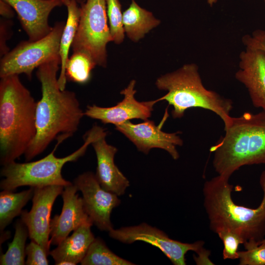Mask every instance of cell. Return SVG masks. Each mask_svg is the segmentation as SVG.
<instances>
[{"label":"cell","mask_w":265,"mask_h":265,"mask_svg":"<svg viewBox=\"0 0 265 265\" xmlns=\"http://www.w3.org/2000/svg\"><path fill=\"white\" fill-rule=\"evenodd\" d=\"M59 65L60 60H55L37 68L42 95L37 102L36 134L24 154L26 161L43 153L54 140L63 142L72 136L84 115L75 93L60 89Z\"/></svg>","instance_id":"6da1fadb"},{"label":"cell","mask_w":265,"mask_h":265,"mask_svg":"<svg viewBox=\"0 0 265 265\" xmlns=\"http://www.w3.org/2000/svg\"><path fill=\"white\" fill-rule=\"evenodd\" d=\"M230 178L218 175L205 182L203 205L210 229L217 233L229 230L239 235L244 247L258 245L265 236V170L260 177L263 195L260 205L252 209L236 204L232 197Z\"/></svg>","instance_id":"7a4b0ae2"},{"label":"cell","mask_w":265,"mask_h":265,"mask_svg":"<svg viewBox=\"0 0 265 265\" xmlns=\"http://www.w3.org/2000/svg\"><path fill=\"white\" fill-rule=\"evenodd\" d=\"M37 102L12 75L0 80V163L3 166L24 155L36 134Z\"/></svg>","instance_id":"3957f363"},{"label":"cell","mask_w":265,"mask_h":265,"mask_svg":"<svg viewBox=\"0 0 265 265\" xmlns=\"http://www.w3.org/2000/svg\"><path fill=\"white\" fill-rule=\"evenodd\" d=\"M224 131L210 149L218 175L230 178L243 166L265 164V111L232 117Z\"/></svg>","instance_id":"277c9868"},{"label":"cell","mask_w":265,"mask_h":265,"mask_svg":"<svg viewBox=\"0 0 265 265\" xmlns=\"http://www.w3.org/2000/svg\"><path fill=\"white\" fill-rule=\"evenodd\" d=\"M155 84L159 89L167 92L158 99L166 101L173 106V118L183 117L188 109L200 107L216 114L223 121L224 128L231 122L233 101L205 87L196 64H186L163 75L157 79Z\"/></svg>","instance_id":"5b68a950"},{"label":"cell","mask_w":265,"mask_h":265,"mask_svg":"<svg viewBox=\"0 0 265 265\" xmlns=\"http://www.w3.org/2000/svg\"><path fill=\"white\" fill-rule=\"evenodd\" d=\"M107 133L106 130L94 125L83 136L84 143L69 155L57 158L54 152L62 142L57 141L53 150L43 158L34 161L18 163L15 161L2 166L0 175L4 177L0 183L2 190L14 191L22 186L42 187L52 185L66 186L72 184L61 174L63 166L67 162L77 161L83 156L88 147L97 138Z\"/></svg>","instance_id":"8992f818"},{"label":"cell","mask_w":265,"mask_h":265,"mask_svg":"<svg viewBox=\"0 0 265 265\" xmlns=\"http://www.w3.org/2000/svg\"><path fill=\"white\" fill-rule=\"evenodd\" d=\"M106 0H86L80 6V20L72 45L73 52L90 56L97 66L107 65V44L112 41Z\"/></svg>","instance_id":"52a82bcc"},{"label":"cell","mask_w":265,"mask_h":265,"mask_svg":"<svg viewBox=\"0 0 265 265\" xmlns=\"http://www.w3.org/2000/svg\"><path fill=\"white\" fill-rule=\"evenodd\" d=\"M65 23L55 24L51 32L38 40L20 42L1 57L0 78L26 75L29 79L36 68L47 62L60 60L59 44Z\"/></svg>","instance_id":"ba28073f"},{"label":"cell","mask_w":265,"mask_h":265,"mask_svg":"<svg viewBox=\"0 0 265 265\" xmlns=\"http://www.w3.org/2000/svg\"><path fill=\"white\" fill-rule=\"evenodd\" d=\"M111 238L123 243L131 244L144 241L158 248L174 265H185L186 253L195 252L198 255L194 260L205 262L209 259L210 252L204 247L203 240L184 243L170 238L164 232L145 223L139 225L112 229L108 232Z\"/></svg>","instance_id":"9c48e42d"},{"label":"cell","mask_w":265,"mask_h":265,"mask_svg":"<svg viewBox=\"0 0 265 265\" xmlns=\"http://www.w3.org/2000/svg\"><path fill=\"white\" fill-rule=\"evenodd\" d=\"M73 183L81 192L84 209L93 224L101 231L113 229L110 215L120 204L118 196L104 189L91 172L79 175Z\"/></svg>","instance_id":"30bf717a"},{"label":"cell","mask_w":265,"mask_h":265,"mask_svg":"<svg viewBox=\"0 0 265 265\" xmlns=\"http://www.w3.org/2000/svg\"><path fill=\"white\" fill-rule=\"evenodd\" d=\"M64 186L52 185L33 187L32 205L30 211L23 210L21 219L27 227L29 238L38 243L48 255L51 245L50 236L51 214L53 203L61 194Z\"/></svg>","instance_id":"8fae6325"},{"label":"cell","mask_w":265,"mask_h":265,"mask_svg":"<svg viewBox=\"0 0 265 265\" xmlns=\"http://www.w3.org/2000/svg\"><path fill=\"white\" fill-rule=\"evenodd\" d=\"M167 114L158 126L148 119L138 124L128 121L115 125V129L125 135L143 153L148 154L152 149L160 148L177 160L180 155L176 147L182 146L183 140L179 135L180 132L168 133L161 130L163 123L168 117Z\"/></svg>","instance_id":"7c38bea8"},{"label":"cell","mask_w":265,"mask_h":265,"mask_svg":"<svg viewBox=\"0 0 265 265\" xmlns=\"http://www.w3.org/2000/svg\"><path fill=\"white\" fill-rule=\"evenodd\" d=\"M136 80H132L120 94L123 99L116 105L111 107H101L95 105L87 106L84 115L101 121L104 124L115 125L130 121L132 119L147 120L152 114L154 105L159 99L139 102L134 95Z\"/></svg>","instance_id":"4fadbf2b"},{"label":"cell","mask_w":265,"mask_h":265,"mask_svg":"<svg viewBox=\"0 0 265 265\" xmlns=\"http://www.w3.org/2000/svg\"><path fill=\"white\" fill-rule=\"evenodd\" d=\"M72 183L65 186L61 193L63 207L61 213L55 215L50 221L51 244L57 245L72 232L85 223H92L84 209L82 198L79 196Z\"/></svg>","instance_id":"5bb4252c"},{"label":"cell","mask_w":265,"mask_h":265,"mask_svg":"<svg viewBox=\"0 0 265 265\" xmlns=\"http://www.w3.org/2000/svg\"><path fill=\"white\" fill-rule=\"evenodd\" d=\"M14 9L30 41L43 38L53 27L49 24L51 12L63 3L59 0H4Z\"/></svg>","instance_id":"9a60e30c"},{"label":"cell","mask_w":265,"mask_h":265,"mask_svg":"<svg viewBox=\"0 0 265 265\" xmlns=\"http://www.w3.org/2000/svg\"><path fill=\"white\" fill-rule=\"evenodd\" d=\"M239 59L235 78L247 89L253 105L265 111V53L245 48Z\"/></svg>","instance_id":"2e32d148"},{"label":"cell","mask_w":265,"mask_h":265,"mask_svg":"<svg viewBox=\"0 0 265 265\" xmlns=\"http://www.w3.org/2000/svg\"><path fill=\"white\" fill-rule=\"evenodd\" d=\"M106 135L101 136L91 144L97 158L95 175L104 189L120 196L125 193L130 182L114 163V156L118 150L106 142Z\"/></svg>","instance_id":"e0dca14e"},{"label":"cell","mask_w":265,"mask_h":265,"mask_svg":"<svg viewBox=\"0 0 265 265\" xmlns=\"http://www.w3.org/2000/svg\"><path fill=\"white\" fill-rule=\"evenodd\" d=\"M92 223H85L73 231L50 251V255L55 262V265L61 262L72 263L74 265L80 263L94 240L95 237L91 231Z\"/></svg>","instance_id":"ac0fdd59"},{"label":"cell","mask_w":265,"mask_h":265,"mask_svg":"<svg viewBox=\"0 0 265 265\" xmlns=\"http://www.w3.org/2000/svg\"><path fill=\"white\" fill-rule=\"evenodd\" d=\"M123 18L125 34L134 42H138L160 23L151 12L140 6L135 0H132L123 13Z\"/></svg>","instance_id":"d6986e66"},{"label":"cell","mask_w":265,"mask_h":265,"mask_svg":"<svg viewBox=\"0 0 265 265\" xmlns=\"http://www.w3.org/2000/svg\"><path fill=\"white\" fill-rule=\"evenodd\" d=\"M67 18L65 23L59 44V55L60 57V73L58 77V83L61 90L65 89L67 78L65 67L69 58V53L78 26L80 7L74 0L70 2L66 6Z\"/></svg>","instance_id":"ffe728a7"},{"label":"cell","mask_w":265,"mask_h":265,"mask_svg":"<svg viewBox=\"0 0 265 265\" xmlns=\"http://www.w3.org/2000/svg\"><path fill=\"white\" fill-rule=\"evenodd\" d=\"M34 188L19 192L3 190L0 193V230L4 229L16 216L21 215L23 208L33 195Z\"/></svg>","instance_id":"44dd1931"},{"label":"cell","mask_w":265,"mask_h":265,"mask_svg":"<svg viewBox=\"0 0 265 265\" xmlns=\"http://www.w3.org/2000/svg\"><path fill=\"white\" fill-rule=\"evenodd\" d=\"M15 234L4 254L0 255V265H24L26 264V242L29 237L27 227L21 220L16 221Z\"/></svg>","instance_id":"7402d4cb"},{"label":"cell","mask_w":265,"mask_h":265,"mask_svg":"<svg viewBox=\"0 0 265 265\" xmlns=\"http://www.w3.org/2000/svg\"><path fill=\"white\" fill-rule=\"evenodd\" d=\"M80 264L82 265H135L114 254L106 246L104 241L100 238L94 239Z\"/></svg>","instance_id":"603a6c76"},{"label":"cell","mask_w":265,"mask_h":265,"mask_svg":"<svg viewBox=\"0 0 265 265\" xmlns=\"http://www.w3.org/2000/svg\"><path fill=\"white\" fill-rule=\"evenodd\" d=\"M96 64L91 57L81 52H73L68 58L65 67L67 80L78 83L89 81L92 70Z\"/></svg>","instance_id":"cb8c5ba5"},{"label":"cell","mask_w":265,"mask_h":265,"mask_svg":"<svg viewBox=\"0 0 265 265\" xmlns=\"http://www.w3.org/2000/svg\"><path fill=\"white\" fill-rule=\"evenodd\" d=\"M106 4L112 41L120 44L123 42L125 35L121 4L119 0H106Z\"/></svg>","instance_id":"d4e9b609"},{"label":"cell","mask_w":265,"mask_h":265,"mask_svg":"<svg viewBox=\"0 0 265 265\" xmlns=\"http://www.w3.org/2000/svg\"><path fill=\"white\" fill-rule=\"evenodd\" d=\"M219 238L222 241L224 248L222 257L224 260L238 259V251L239 244H243L244 241L242 238L235 232L229 230H222L217 233Z\"/></svg>","instance_id":"484cf974"},{"label":"cell","mask_w":265,"mask_h":265,"mask_svg":"<svg viewBox=\"0 0 265 265\" xmlns=\"http://www.w3.org/2000/svg\"><path fill=\"white\" fill-rule=\"evenodd\" d=\"M239 251V265H265V243L244 247Z\"/></svg>","instance_id":"4316f807"},{"label":"cell","mask_w":265,"mask_h":265,"mask_svg":"<svg viewBox=\"0 0 265 265\" xmlns=\"http://www.w3.org/2000/svg\"><path fill=\"white\" fill-rule=\"evenodd\" d=\"M26 255L27 256L26 265H48L49 262L48 256L43 247L36 241L31 240L26 247Z\"/></svg>","instance_id":"83f0119b"},{"label":"cell","mask_w":265,"mask_h":265,"mask_svg":"<svg viewBox=\"0 0 265 265\" xmlns=\"http://www.w3.org/2000/svg\"><path fill=\"white\" fill-rule=\"evenodd\" d=\"M245 48L261 50L265 53V30L257 29L251 34H246L241 38Z\"/></svg>","instance_id":"f1b7e54d"},{"label":"cell","mask_w":265,"mask_h":265,"mask_svg":"<svg viewBox=\"0 0 265 265\" xmlns=\"http://www.w3.org/2000/svg\"><path fill=\"white\" fill-rule=\"evenodd\" d=\"M11 22L9 19H0V55L1 57L10 51V49L7 45V41L10 37V31L12 26Z\"/></svg>","instance_id":"f546056e"},{"label":"cell","mask_w":265,"mask_h":265,"mask_svg":"<svg viewBox=\"0 0 265 265\" xmlns=\"http://www.w3.org/2000/svg\"><path fill=\"white\" fill-rule=\"evenodd\" d=\"M13 8L4 0H0V14L6 19H10L14 16Z\"/></svg>","instance_id":"4dcf8cb0"},{"label":"cell","mask_w":265,"mask_h":265,"mask_svg":"<svg viewBox=\"0 0 265 265\" xmlns=\"http://www.w3.org/2000/svg\"><path fill=\"white\" fill-rule=\"evenodd\" d=\"M63 4L66 6L71 1L74 0L77 1L78 3H83L86 0H59Z\"/></svg>","instance_id":"1f68e13d"},{"label":"cell","mask_w":265,"mask_h":265,"mask_svg":"<svg viewBox=\"0 0 265 265\" xmlns=\"http://www.w3.org/2000/svg\"><path fill=\"white\" fill-rule=\"evenodd\" d=\"M217 1V0H208V2L210 5H212Z\"/></svg>","instance_id":"d6a6232c"},{"label":"cell","mask_w":265,"mask_h":265,"mask_svg":"<svg viewBox=\"0 0 265 265\" xmlns=\"http://www.w3.org/2000/svg\"><path fill=\"white\" fill-rule=\"evenodd\" d=\"M260 243H265V238H264L262 240H261L259 243V244Z\"/></svg>","instance_id":"836d02e7"},{"label":"cell","mask_w":265,"mask_h":265,"mask_svg":"<svg viewBox=\"0 0 265 265\" xmlns=\"http://www.w3.org/2000/svg\"><path fill=\"white\" fill-rule=\"evenodd\" d=\"M211 262V261H210L209 263H208H208H210ZM196 264H197V263H196ZM197 264V265H203V264Z\"/></svg>","instance_id":"e575fe53"},{"label":"cell","mask_w":265,"mask_h":265,"mask_svg":"<svg viewBox=\"0 0 265 265\" xmlns=\"http://www.w3.org/2000/svg\"><path fill=\"white\" fill-rule=\"evenodd\" d=\"M264 2H265V0H264Z\"/></svg>","instance_id":"d590c367"}]
</instances>
